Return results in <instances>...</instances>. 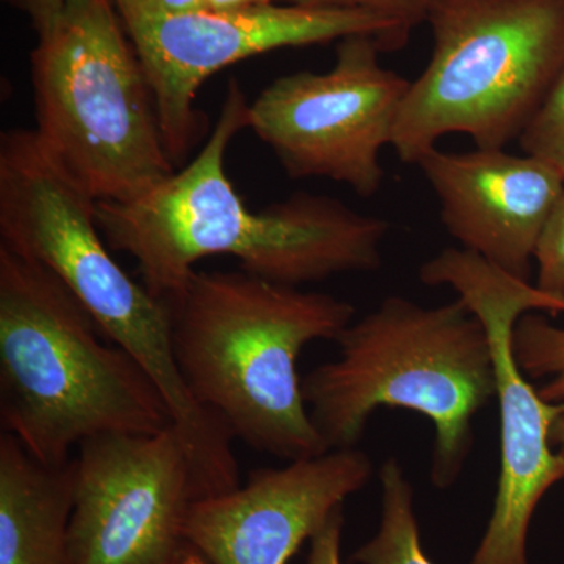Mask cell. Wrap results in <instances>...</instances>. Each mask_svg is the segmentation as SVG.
<instances>
[{"mask_svg": "<svg viewBox=\"0 0 564 564\" xmlns=\"http://www.w3.org/2000/svg\"><path fill=\"white\" fill-rule=\"evenodd\" d=\"M248 109L239 82L229 80L217 124L192 162L139 198L96 204L104 239L135 259L141 284L162 303L212 256H232L243 272L293 288L383 265L389 223L332 196L300 192L248 209L225 169Z\"/></svg>", "mask_w": 564, "mask_h": 564, "instance_id": "obj_1", "label": "cell"}, {"mask_svg": "<svg viewBox=\"0 0 564 564\" xmlns=\"http://www.w3.org/2000/svg\"><path fill=\"white\" fill-rule=\"evenodd\" d=\"M165 304L188 391L234 440L285 462L329 452L304 400L299 358L315 340L336 343L352 304L243 270H195Z\"/></svg>", "mask_w": 564, "mask_h": 564, "instance_id": "obj_2", "label": "cell"}, {"mask_svg": "<svg viewBox=\"0 0 564 564\" xmlns=\"http://www.w3.org/2000/svg\"><path fill=\"white\" fill-rule=\"evenodd\" d=\"M50 270L0 247V423L44 464L104 434L172 425L150 375Z\"/></svg>", "mask_w": 564, "mask_h": 564, "instance_id": "obj_3", "label": "cell"}, {"mask_svg": "<svg viewBox=\"0 0 564 564\" xmlns=\"http://www.w3.org/2000/svg\"><path fill=\"white\" fill-rule=\"evenodd\" d=\"M336 343L339 356L303 378L311 419L329 451L356 447L378 408H403L432 422L430 480L452 488L474 448L475 415L496 399L480 318L462 299L425 307L392 295Z\"/></svg>", "mask_w": 564, "mask_h": 564, "instance_id": "obj_4", "label": "cell"}, {"mask_svg": "<svg viewBox=\"0 0 564 564\" xmlns=\"http://www.w3.org/2000/svg\"><path fill=\"white\" fill-rule=\"evenodd\" d=\"M40 139L98 202H131L169 180L147 70L115 0H66L31 55Z\"/></svg>", "mask_w": 564, "mask_h": 564, "instance_id": "obj_5", "label": "cell"}, {"mask_svg": "<svg viewBox=\"0 0 564 564\" xmlns=\"http://www.w3.org/2000/svg\"><path fill=\"white\" fill-rule=\"evenodd\" d=\"M425 22L432 55L397 118L400 161L451 133L480 150L521 139L564 65V0H433Z\"/></svg>", "mask_w": 564, "mask_h": 564, "instance_id": "obj_6", "label": "cell"}, {"mask_svg": "<svg viewBox=\"0 0 564 564\" xmlns=\"http://www.w3.org/2000/svg\"><path fill=\"white\" fill-rule=\"evenodd\" d=\"M423 284L448 285L488 333L500 417V474L491 518L470 564H529L527 538L538 505L564 481V451L551 443L563 403L545 402L514 356L513 332L532 311L564 314V300L518 280L477 252L445 248L419 270Z\"/></svg>", "mask_w": 564, "mask_h": 564, "instance_id": "obj_7", "label": "cell"}, {"mask_svg": "<svg viewBox=\"0 0 564 564\" xmlns=\"http://www.w3.org/2000/svg\"><path fill=\"white\" fill-rule=\"evenodd\" d=\"M380 52L373 36H347L332 69L278 77L250 102L248 129L289 177L340 182L361 198L380 191V152L411 85L381 66Z\"/></svg>", "mask_w": 564, "mask_h": 564, "instance_id": "obj_8", "label": "cell"}, {"mask_svg": "<svg viewBox=\"0 0 564 564\" xmlns=\"http://www.w3.org/2000/svg\"><path fill=\"white\" fill-rule=\"evenodd\" d=\"M122 22L150 79L174 165L188 158L206 131L196 96L218 70L265 52L351 35L373 36L381 52L399 51L408 43L393 22L367 11L276 2L181 17L137 14Z\"/></svg>", "mask_w": 564, "mask_h": 564, "instance_id": "obj_9", "label": "cell"}, {"mask_svg": "<svg viewBox=\"0 0 564 564\" xmlns=\"http://www.w3.org/2000/svg\"><path fill=\"white\" fill-rule=\"evenodd\" d=\"M77 451L68 564H210L187 534L202 492L174 423L91 437Z\"/></svg>", "mask_w": 564, "mask_h": 564, "instance_id": "obj_10", "label": "cell"}, {"mask_svg": "<svg viewBox=\"0 0 564 564\" xmlns=\"http://www.w3.org/2000/svg\"><path fill=\"white\" fill-rule=\"evenodd\" d=\"M372 474L358 447L252 470L247 485L193 503L188 538L210 564H288Z\"/></svg>", "mask_w": 564, "mask_h": 564, "instance_id": "obj_11", "label": "cell"}, {"mask_svg": "<svg viewBox=\"0 0 564 564\" xmlns=\"http://www.w3.org/2000/svg\"><path fill=\"white\" fill-rule=\"evenodd\" d=\"M415 165L462 248L530 281L538 240L564 191L563 174L536 155L480 148L459 154L434 148Z\"/></svg>", "mask_w": 564, "mask_h": 564, "instance_id": "obj_12", "label": "cell"}, {"mask_svg": "<svg viewBox=\"0 0 564 564\" xmlns=\"http://www.w3.org/2000/svg\"><path fill=\"white\" fill-rule=\"evenodd\" d=\"M76 459L50 466L0 436V564H68Z\"/></svg>", "mask_w": 564, "mask_h": 564, "instance_id": "obj_13", "label": "cell"}, {"mask_svg": "<svg viewBox=\"0 0 564 564\" xmlns=\"http://www.w3.org/2000/svg\"><path fill=\"white\" fill-rule=\"evenodd\" d=\"M381 485V519L378 532L352 554L359 564H434L423 551L414 488L395 456L378 473Z\"/></svg>", "mask_w": 564, "mask_h": 564, "instance_id": "obj_14", "label": "cell"}, {"mask_svg": "<svg viewBox=\"0 0 564 564\" xmlns=\"http://www.w3.org/2000/svg\"><path fill=\"white\" fill-rule=\"evenodd\" d=\"M513 348L522 372L545 380L538 389L545 402L564 403V328L532 311L516 323Z\"/></svg>", "mask_w": 564, "mask_h": 564, "instance_id": "obj_15", "label": "cell"}, {"mask_svg": "<svg viewBox=\"0 0 564 564\" xmlns=\"http://www.w3.org/2000/svg\"><path fill=\"white\" fill-rule=\"evenodd\" d=\"M518 141L525 154L552 163L564 177V65L540 111Z\"/></svg>", "mask_w": 564, "mask_h": 564, "instance_id": "obj_16", "label": "cell"}, {"mask_svg": "<svg viewBox=\"0 0 564 564\" xmlns=\"http://www.w3.org/2000/svg\"><path fill=\"white\" fill-rule=\"evenodd\" d=\"M288 6L313 7V9L358 10L377 14L393 22L404 40L426 21L433 0H273Z\"/></svg>", "mask_w": 564, "mask_h": 564, "instance_id": "obj_17", "label": "cell"}, {"mask_svg": "<svg viewBox=\"0 0 564 564\" xmlns=\"http://www.w3.org/2000/svg\"><path fill=\"white\" fill-rule=\"evenodd\" d=\"M536 288L564 300V191L545 221L534 251Z\"/></svg>", "mask_w": 564, "mask_h": 564, "instance_id": "obj_18", "label": "cell"}, {"mask_svg": "<svg viewBox=\"0 0 564 564\" xmlns=\"http://www.w3.org/2000/svg\"><path fill=\"white\" fill-rule=\"evenodd\" d=\"M344 507L337 508L326 524L311 540L307 564H343L340 541H343Z\"/></svg>", "mask_w": 564, "mask_h": 564, "instance_id": "obj_19", "label": "cell"}, {"mask_svg": "<svg viewBox=\"0 0 564 564\" xmlns=\"http://www.w3.org/2000/svg\"><path fill=\"white\" fill-rule=\"evenodd\" d=\"M209 10V0H140L137 9L122 21L137 14H158V17H181Z\"/></svg>", "mask_w": 564, "mask_h": 564, "instance_id": "obj_20", "label": "cell"}, {"mask_svg": "<svg viewBox=\"0 0 564 564\" xmlns=\"http://www.w3.org/2000/svg\"><path fill=\"white\" fill-rule=\"evenodd\" d=\"M14 9L28 14L36 33L44 31L57 18L66 0H6Z\"/></svg>", "mask_w": 564, "mask_h": 564, "instance_id": "obj_21", "label": "cell"}, {"mask_svg": "<svg viewBox=\"0 0 564 564\" xmlns=\"http://www.w3.org/2000/svg\"><path fill=\"white\" fill-rule=\"evenodd\" d=\"M265 3H273V0H209V10H240L248 9V7L265 6Z\"/></svg>", "mask_w": 564, "mask_h": 564, "instance_id": "obj_22", "label": "cell"}, {"mask_svg": "<svg viewBox=\"0 0 564 564\" xmlns=\"http://www.w3.org/2000/svg\"><path fill=\"white\" fill-rule=\"evenodd\" d=\"M551 443L554 447L563 448L564 451V403L558 417L555 419L554 425H552Z\"/></svg>", "mask_w": 564, "mask_h": 564, "instance_id": "obj_23", "label": "cell"}, {"mask_svg": "<svg viewBox=\"0 0 564 564\" xmlns=\"http://www.w3.org/2000/svg\"><path fill=\"white\" fill-rule=\"evenodd\" d=\"M140 0H115L117 9L120 11L121 18L128 17L131 11L137 9Z\"/></svg>", "mask_w": 564, "mask_h": 564, "instance_id": "obj_24", "label": "cell"}]
</instances>
